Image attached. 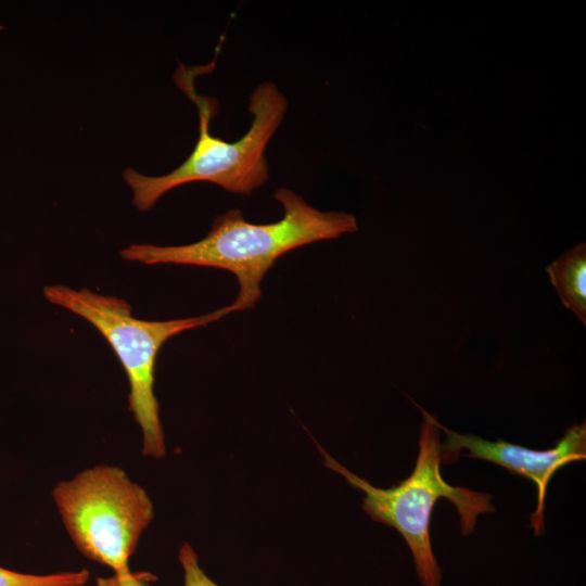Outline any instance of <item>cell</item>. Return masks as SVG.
Wrapping results in <instances>:
<instances>
[{
    "label": "cell",
    "mask_w": 586,
    "mask_h": 586,
    "mask_svg": "<svg viewBox=\"0 0 586 586\" xmlns=\"http://www.w3.org/2000/svg\"><path fill=\"white\" fill-rule=\"evenodd\" d=\"M446 434L442 447V462L450 463L459 451L467 449L464 457L476 458L496 463L513 474L531 480L537 488V507L531 514V524L535 535L544 532V508L550 480L568 463L586 458V424L570 426L564 435L549 449L537 450L497 440L486 441L472 434L457 433L438 422Z\"/></svg>",
    "instance_id": "8992f818"
},
{
    "label": "cell",
    "mask_w": 586,
    "mask_h": 586,
    "mask_svg": "<svg viewBox=\"0 0 586 586\" xmlns=\"http://www.w3.org/2000/svg\"><path fill=\"white\" fill-rule=\"evenodd\" d=\"M89 578L87 569L39 575L0 566V586H86Z\"/></svg>",
    "instance_id": "ba28073f"
},
{
    "label": "cell",
    "mask_w": 586,
    "mask_h": 586,
    "mask_svg": "<svg viewBox=\"0 0 586 586\" xmlns=\"http://www.w3.org/2000/svg\"><path fill=\"white\" fill-rule=\"evenodd\" d=\"M178 559L183 571V586H219L203 571L199 556L190 544L180 546Z\"/></svg>",
    "instance_id": "9c48e42d"
},
{
    "label": "cell",
    "mask_w": 586,
    "mask_h": 586,
    "mask_svg": "<svg viewBox=\"0 0 586 586\" xmlns=\"http://www.w3.org/2000/svg\"><path fill=\"white\" fill-rule=\"evenodd\" d=\"M273 196L283 207L279 221L256 225L249 222L241 209L231 208L217 215L206 237L196 242L171 246L131 244L120 251V256L145 265L178 264L228 270L239 283L232 303L235 311L251 309L262 297L263 278L281 255L358 230L353 214L321 212L288 188H279Z\"/></svg>",
    "instance_id": "6da1fadb"
},
{
    "label": "cell",
    "mask_w": 586,
    "mask_h": 586,
    "mask_svg": "<svg viewBox=\"0 0 586 586\" xmlns=\"http://www.w3.org/2000/svg\"><path fill=\"white\" fill-rule=\"evenodd\" d=\"M52 499L75 547L115 575L128 561L154 517L146 491L122 468L98 464L58 482Z\"/></svg>",
    "instance_id": "5b68a950"
},
{
    "label": "cell",
    "mask_w": 586,
    "mask_h": 586,
    "mask_svg": "<svg viewBox=\"0 0 586 586\" xmlns=\"http://www.w3.org/2000/svg\"><path fill=\"white\" fill-rule=\"evenodd\" d=\"M200 69L180 64L174 76L199 112V139L191 154L163 176H145L132 168L124 171L123 177L133 193V205L140 212L151 209L166 192L189 182L208 181L230 193L251 195L269 178L265 152L284 119L289 106L285 94L272 81L259 84L249 101L252 115L249 130L239 140L227 142L209 131L218 103L196 92L194 78Z\"/></svg>",
    "instance_id": "7a4b0ae2"
},
{
    "label": "cell",
    "mask_w": 586,
    "mask_h": 586,
    "mask_svg": "<svg viewBox=\"0 0 586 586\" xmlns=\"http://www.w3.org/2000/svg\"><path fill=\"white\" fill-rule=\"evenodd\" d=\"M43 295L50 303L89 321L105 337L129 381V410L141 429L142 455L165 457L160 404L154 393L156 356L170 337L219 320L235 311L234 306L230 304L198 317L157 321L136 318L127 301L89 289L53 284L43 288Z\"/></svg>",
    "instance_id": "277c9868"
},
{
    "label": "cell",
    "mask_w": 586,
    "mask_h": 586,
    "mask_svg": "<svg viewBox=\"0 0 586 586\" xmlns=\"http://www.w3.org/2000/svg\"><path fill=\"white\" fill-rule=\"evenodd\" d=\"M419 407V406H418ZM423 421L419 454L412 473L390 488H380L351 472L318 446L327 468L341 474L347 483L365 494L364 511L373 520L395 528L409 547L421 586H441L442 570L432 550L430 521L440 498L457 508L463 535L474 531L480 514L495 512L492 496L448 484L441 474L442 447L438 421L419 407Z\"/></svg>",
    "instance_id": "3957f363"
},
{
    "label": "cell",
    "mask_w": 586,
    "mask_h": 586,
    "mask_svg": "<svg viewBox=\"0 0 586 586\" xmlns=\"http://www.w3.org/2000/svg\"><path fill=\"white\" fill-rule=\"evenodd\" d=\"M94 586H118L117 578L115 575L110 577H99L95 581Z\"/></svg>",
    "instance_id": "8fae6325"
},
{
    "label": "cell",
    "mask_w": 586,
    "mask_h": 586,
    "mask_svg": "<svg viewBox=\"0 0 586 586\" xmlns=\"http://www.w3.org/2000/svg\"><path fill=\"white\" fill-rule=\"evenodd\" d=\"M563 305L586 323V245L579 243L546 267Z\"/></svg>",
    "instance_id": "52a82bcc"
},
{
    "label": "cell",
    "mask_w": 586,
    "mask_h": 586,
    "mask_svg": "<svg viewBox=\"0 0 586 586\" xmlns=\"http://www.w3.org/2000/svg\"><path fill=\"white\" fill-rule=\"evenodd\" d=\"M115 575V574H114ZM118 586H153L151 582L155 576L148 572H128L122 575H115Z\"/></svg>",
    "instance_id": "30bf717a"
}]
</instances>
